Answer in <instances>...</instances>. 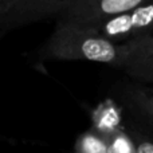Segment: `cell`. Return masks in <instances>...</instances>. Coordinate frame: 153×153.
<instances>
[{"mask_svg":"<svg viewBox=\"0 0 153 153\" xmlns=\"http://www.w3.org/2000/svg\"><path fill=\"white\" fill-rule=\"evenodd\" d=\"M91 128L97 130L105 138L110 137L121 128V110L111 101L103 102L93 111L91 114Z\"/></svg>","mask_w":153,"mask_h":153,"instance_id":"52a82bcc","label":"cell"},{"mask_svg":"<svg viewBox=\"0 0 153 153\" xmlns=\"http://www.w3.org/2000/svg\"><path fill=\"white\" fill-rule=\"evenodd\" d=\"M151 1L153 0H94L63 15L58 20L69 22L82 27L95 26Z\"/></svg>","mask_w":153,"mask_h":153,"instance_id":"277c9868","label":"cell"},{"mask_svg":"<svg viewBox=\"0 0 153 153\" xmlns=\"http://www.w3.org/2000/svg\"><path fill=\"white\" fill-rule=\"evenodd\" d=\"M91 1L94 0H24L4 20L0 22V28L5 32L16 27L46 20L54 16L59 19L81 5Z\"/></svg>","mask_w":153,"mask_h":153,"instance_id":"3957f363","label":"cell"},{"mask_svg":"<svg viewBox=\"0 0 153 153\" xmlns=\"http://www.w3.org/2000/svg\"><path fill=\"white\" fill-rule=\"evenodd\" d=\"M71 153H109L108 140L90 128L78 136Z\"/></svg>","mask_w":153,"mask_h":153,"instance_id":"ba28073f","label":"cell"},{"mask_svg":"<svg viewBox=\"0 0 153 153\" xmlns=\"http://www.w3.org/2000/svg\"><path fill=\"white\" fill-rule=\"evenodd\" d=\"M124 70L140 83H153V35L136 42V48Z\"/></svg>","mask_w":153,"mask_h":153,"instance_id":"5b68a950","label":"cell"},{"mask_svg":"<svg viewBox=\"0 0 153 153\" xmlns=\"http://www.w3.org/2000/svg\"><path fill=\"white\" fill-rule=\"evenodd\" d=\"M134 48L136 42L117 45L89 28L56 20L53 34L39 54L47 59L89 61L125 69Z\"/></svg>","mask_w":153,"mask_h":153,"instance_id":"6da1fadb","label":"cell"},{"mask_svg":"<svg viewBox=\"0 0 153 153\" xmlns=\"http://www.w3.org/2000/svg\"><path fill=\"white\" fill-rule=\"evenodd\" d=\"M106 140L109 145V153H136L134 144L125 129H120Z\"/></svg>","mask_w":153,"mask_h":153,"instance_id":"9c48e42d","label":"cell"},{"mask_svg":"<svg viewBox=\"0 0 153 153\" xmlns=\"http://www.w3.org/2000/svg\"><path fill=\"white\" fill-rule=\"evenodd\" d=\"M24 0H0V22L4 20Z\"/></svg>","mask_w":153,"mask_h":153,"instance_id":"8fae6325","label":"cell"},{"mask_svg":"<svg viewBox=\"0 0 153 153\" xmlns=\"http://www.w3.org/2000/svg\"><path fill=\"white\" fill-rule=\"evenodd\" d=\"M85 28L117 45L141 42L153 35V1Z\"/></svg>","mask_w":153,"mask_h":153,"instance_id":"7a4b0ae2","label":"cell"},{"mask_svg":"<svg viewBox=\"0 0 153 153\" xmlns=\"http://www.w3.org/2000/svg\"><path fill=\"white\" fill-rule=\"evenodd\" d=\"M134 144L136 153H153V138L141 133L140 130L130 129L126 130Z\"/></svg>","mask_w":153,"mask_h":153,"instance_id":"30bf717a","label":"cell"},{"mask_svg":"<svg viewBox=\"0 0 153 153\" xmlns=\"http://www.w3.org/2000/svg\"><path fill=\"white\" fill-rule=\"evenodd\" d=\"M122 102L128 109L153 129V90L146 86H126L121 94Z\"/></svg>","mask_w":153,"mask_h":153,"instance_id":"8992f818","label":"cell"}]
</instances>
